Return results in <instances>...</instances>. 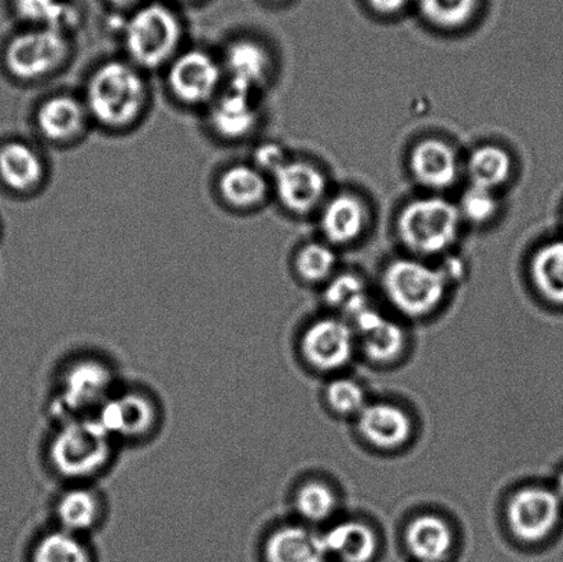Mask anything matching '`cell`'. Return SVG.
<instances>
[{
    "label": "cell",
    "instance_id": "obj_18",
    "mask_svg": "<svg viewBox=\"0 0 563 562\" xmlns=\"http://www.w3.org/2000/svg\"><path fill=\"white\" fill-rule=\"evenodd\" d=\"M47 179L46 156L32 143L14 140L0 146V180L11 191L33 195Z\"/></svg>",
    "mask_w": 563,
    "mask_h": 562
},
{
    "label": "cell",
    "instance_id": "obj_38",
    "mask_svg": "<svg viewBox=\"0 0 563 562\" xmlns=\"http://www.w3.org/2000/svg\"><path fill=\"white\" fill-rule=\"evenodd\" d=\"M108 2L118 9H137L142 0H108Z\"/></svg>",
    "mask_w": 563,
    "mask_h": 562
},
{
    "label": "cell",
    "instance_id": "obj_30",
    "mask_svg": "<svg viewBox=\"0 0 563 562\" xmlns=\"http://www.w3.org/2000/svg\"><path fill=\"white\" fill-rule=\"evenodd\" d=\"M478 3L479 0H419V11L434 26L457 30L476 15Z\"/></svg>",
    "mask_w": 563,
    "mask_h": 562
},
{
    "label": "cell",
    "instance_id": "obj_41",
    "mask_svg": "<svg viewBox=\"0 0 563 562\" xmlns=\"http://www.w3.org/2000/svg\"><path fill=\"white\" fill-rule=\"evenodd\" d=\"M269 2H282V0H269Z\"/></svg>",
    "mask_w": 563,
    "mask_h": 562
},
{
    "label": "cell",
    "instance_id": "obj_32",
    "mask_svg": "<svg viewBox=\"0 0 563 562\" xmlns=\"http://www.w3.org/2000/svg\"><path fill=\"white\" fill-rule=\"evenodd\" d=\"M325 300L351 319L368 307L366 286L353 274H342L325 289Z\"/></svg>",
    "mask_w": 563,
    "mask_h": 562
},
{
    "label": "cell",
    "instance_id": "obj_5",
    "mask_svg": "<svg viewBox=\"0 0 563 562\" xmlns=\"http://www.w3.org/2000/svg\"><path fill=\"white\" fill-rule=\"evenodd\" d=\"M461 223L460 209L454 203L440 197L418 198L401 209L397 234L412 253L434 256L455 244Z\"/></svg>",
    "mask_w": 563,
    "mask_h": 562
},
{
    "label": "cell",
    "instance_id": "obj_10",
    "mask_svg": "<svg viewBox=\"0 0 563 562\" xmlns=\"http://www.w3.org/2000/svg\"><path fill=\"white\" fill-rule=\"evenodd\" d=\"M33 124L44 143L70 147L85 140L92 125L81 93L54 92L38 102Z\"/></svg>",
    "mask_w": 563,
    "mask_h": 562
},
{
    "label": "cell",
    "instance_id": "obj_3",
    "mask_svg": "<svg viewBox=\"0 0 563 562\" xmlns=\"http://www.w3.org/2000/svg\"><path fill=\"white\" fill-rule=\"evenodd\" d=\"M124 58L143 71L164 70L184 49V25L163 3L132 10L120 31Z\"/></svg>",
    "mask_w": 563,
    "mask_h": 562
},
{
    "label": "cell",
    "instance_id": "obj_7",
    "mask_svg": "<svg viewBox=\"0 0 563 562\" xmlns=\"http://www.w3.org/2000/svg\"><path fill=\"white\" fill-rule=\"evenodd\" d=\"M74 55L71 37L48 27H27L5 47V66L15 79L36 82L52 79Z\"/></svg>",
    "mask_w": 563,
    "mask_h": 562
},
{
    "label": "cell",
    "instance_id": "obj_11",
    "mask_svg": "<svg viewBox=\"0 0 563 562\" xmlns=\"http://www.w3.org/2000/svg\"><path fill=\"white\" fill-rule=\"evenodd\" d=\"M203 113L211 135L230 145L251 140L262 123L258 96L230 87H224Z\"/></svg>",
    "mask_w": 563,
    "mask_h": 562
},
{
    "label": "cell",
    "instance_id": "obj_27",
    "mask_svg": "<svg viewBox=\"0 0 563 562\" xmlns=\"http://www.w3.org/2000/svg\"><path fill=\"white\" fill-rule=\"evenodd\" d=\"M510 154L499 146L484 145L471 153L466 163V174L472 186L496 191L509 180L511 175Z\"/></svg>",
    "mask_w": 563,
    "mask_h": 562
},
{
    "label": "cell",
    "instance_id": "obj_29",
    "mask_svg": "<svg viewBox=\"0 0 563 562\" xmlns=\"http://www.w3.org/2000/svg\"><path fill=\"white\" fill-rule=\"evenodd\" d=\"M32 562H93L87 538L58 527L43 533L32 552Z\"/></svg>",
    "mask_w": 563,
    "mask_h": 562
},
{
    "label": "cell",
    "instance_id": "obj_22",
    "mask_svg": "<svg viewBox=\"0 0 563 562\" xmlns=\"http://www.w3.org/2000/svg\"><path fill=\"white\" fill-rule=\"evenodd\" d=\"M362 437L375 448L395 450L411 434V421L405 411L394 405H367L357 416Z\"/></svg>",
    "mask_w": 563,
    "mask_h": 562
},
{
    "label": "cell",
    "instance_id": "obj_31",
    "mask_svg": "<svg viewBox=\"0 0 563 562\" xmlns=\"http://www.w3.org/2000/svg\"><path fill=\"white\" fill-rule=\"evenodd\" d=\"M336 266V256L329 245L311 242L297 252L295 268L298 277L318 284L331 277Z\"/></svg>",
    "mask_w": 563,
    "mask_h": 562
},
{
    "label": "cell",
    "instance_id": "obj_12",
    "mask_svg": "<svg viewBox=\"0 0 563 562\" xmlns=\"http://www.w3.org/2000/svg\"><path fill=\"white\" fill-rule=\"evenodd\" d=\"M562 500L554 489L527 487L512 495L507 506V522L523 542H540L559 526Z\"/></svg>",
    "mask_w": 563,
    "mask_h": 562
},
{
    "label": "cell",
    "instance_id": "obj_26",
    "mask_svg": "<svg viewBox=\"0 0 563 562\" xmlns=\"http://www.w3.org/2000/svg\"><path fill=\"white\" fill-rule=\"evenodd\" d=\"M15 14L30 27H48L71 36L80 13L66 0H13Z\"/></svg>",
    "mask_w": 563,
    "mask_h": 562
},
{
    "label": "cell",
    "instance_id": "obj_21",
    "mask_svg": "<svg viewBox=\"0 0 563 562\" xmlns=\"http://www.w3.org/2000/svg\"><path fill=\"white\" fill-rule=\"evenodd\" d=\"M367 224V209L361 198L342 192L324 201L320 229L330 244L346 245L361 239Z\"/></svg>",
    "mask_w": 563,
    "mask_h": 562
},
{
    "label": "cell",
    "instance_id": "obj_39",
    "mask_svg": "<svg viewBox=\"0 0 563 562\" xmlns=\"http://www.w3.org/2000/svg\"><path fill=\"white\" fill-rule=\"evenodd\" d=\"M554 492L556 493V495H559V497L563 504V472L559 476V481H556V486H555Z\"/></svg>",
    "mask_w": 563,
    "mask_h": 562
},
{
    "label": "cell",
    "instance_id": "obj_17",
    "mask_svg": "<svg viewBox=\"0 0 563 562\" xmlns=\"http://www.w3.org/2000/svg\"><path fill=\"white\" fill-rule=\"evenodd\" d=\"M53 510L55 527L87 538L103 525L108 504L93 484H68L55 498Z\"/></svg>",
    "mask_w": 563,
    "mask_h": 562
},
{
    "label": "cell",
    "instance_id": "obj_8",
    "mask_svg": "<svg viewBox=\"0 0 563 562\" xmlns=\"http://www.w3.org/2000/svg\"><path fill=\"white\" fill-rule=\"evenodd\" d=\"M96 418L115 443L142 444L162 429L164 411L152 390L119 387Z\"/></svg>",
    "mask_w": 563,
    "mask_h": 562
},
{
    "label": "cell",
    "instance_id": "obj_6",
    "mask_svg": "<svg viewBox=\"0 0 563 562\" xmlns=\"http://www.w3.org/2000/svg\"><path fill=\"white\" fill-rule=\"evenodd\" d=\"M163 71L169 97L185 109L203 112L225 87L220 55L203 47H185Z\"/></svg>",
    "mask_w": 563,
    "mask_h": 562
},
{
    "label": "cell",
    "instance_id": "obj_35",
    "mask_svg": "<svg viewBox=\"0 0 563 562\" xmlns=\"http://www.w3.org/2000/svg\"><path fill=\"white\" fill-rule=\"evenodd\" d=\"M325 398H328L331 409L345 416H358L367 406L366 394L361 385L347 378L330 383L325 389Z\"/></svg>",
    "mask_w": 563,
    "mask_h": 562
},
{
    "label": "cell",
    "instance_id": "obj_13",
    "mask_svg": "<svg viewBox=\"0 0 563 562\" xmlns=\"http://www.w3.org/2000/svg\"><path fill=\"white\" fill-rule=\"evenodd\" d=\"M222 59L225 87L258 96L268 86L274 71L269 48L253 36H239L219 53Z\"/></svg>",
    "mask_w": 563,
    "mask_h": 562
},
{
    "label": "cell",
    "instance_id": "obj_19",
    "mask_svg": "<svg viewBox=\"0 0 563 562\" xmlns=\"http://www.w3.org/2000/svg\"><path fill=\"white\" fill-rule=\"evenodd\" d=\"M410 170L419 185L430 190H445L460 176V159L449 143L424 140L412 148Z\"/></svg>",
    "mask_w": 563,
    "mask_h": 562
},
{
    "label": "cell",
    "instance_id": "obj_20",
    "mask_svg": "<svg viewBox=\"0 0 563 562\" xmlns=\"http://www.w3.org/2000/svg\"><path fill=\"white\" fill-rule=\"evenodd\" d=\"M352 328L361 338L364 352L374 362H391L405 349L406 334L399 324L384 318L369 306L352 318Z\"/></svg>",
    "mask_w": 563,
    "mask_h": 562
},
{
    "label": "cell",
    "instance_id": "obj_33",
    "mask_svg": "<svg viewBox=\"0 0 563 562\" xmlns=\"http://www.w3.org/2000/svg\"><path fill=\"white\" fill-rule=\"evenodd\" d=\"M295 505L303 520L322 522L333 515L336 500L334 493L323 483L309 482L298 488Z\"/></svg>",
    "mask_w": 563,
    "mask_h": 562
},
{
    "label": "cell",
    "instance_id": "obj_34",
    "mask_svg": "<svg viewBox=\"0 0 563 562\" xmlns=\"http://www.w3.org/2000/svg\"><path fill=\"white\" fill-rule=\"evenodd\" d=\"M460 209L462 220L472 224H485L499 211V200L495 191L472 186L463 192Z\"/></svg>",
    "mask_w": 563,
    "mask_h": 562
},
{
    "label": "cell",
    "instance_id": "obj_15",
    "mask_svg": "<svg viewBox=\"0 0 563 562\" xmlns=\"http://www.w3.org/2000/svg\"><path fill=\"white\" fill-rule=\"evenodd\" d=\"M355 335L352 324L342 319H320L302 334L303 357L320 371H339L353 356Z\"/></svg>",
    "mask_w": 563,
    "mask_h": 562
},
{
    "label": "cell",
    "instance_id": "obj_36",
    "mask_svg": "<svg viewBox=\"0 0 563 562\" xmlns=\"http://www.w3.org/2000/svg\"><path fill=\"white\" fill-rule=\"evenodd\" d=\"M289 159L286 148L282 146L280 143L266 141L258 143V145L253 148L251 163L272 179V176L277 174Z\"/></svg>",
    "mask_w": 563,
    "mask_h": 562
},
{
    "label": "cell",
    "instance_id": "obj_2",
    "mask_svg": "<svg viewBox=\"0 0 563 562\" xmlns=\"http://www.w3.org/2000/svg\"><path fill=\"white\" fill-rule=\"evenodd\" d=\"M118 448L96 417L66 418L49 438L47 460L66 484H93L109 471Z\"/></svg>",
    "mask_w": 563,
    "mask_h": 562
},
{
    "label": "cell",
    "instance_id": "obj_25",
    "mask_svg": "<svg viewBox=\"0 0 563 562\" xmlns=\"http://www.w3.org/2000/svg\"><path fill=\"white\" fill-rule=\"evenodd\" d=\"M325 553L342 562H369L377 553V537L368 526L345 521L322 537Z\"/></svg>",
    "mask_w": 563,
    "mask_h": 562
},
{
    "label": "cell",
    "instance_id": "obj_40",
    "mask_svg": "<svg viewBox=\"0 0 563 562\" xmlns=\"http://www.w3.org/2000/svg\"><path fill=\"white\" fill-rule=\"evenodd\" d=\"M180 2H195V0H180Z\"/></svg>",
    "mask_w": 563,
    "mask_h": 562
},
{
    "label": "cell",
    "instance_id": "obj_16",
    "mask_svg": "<svg viewBox=\"0 0 563 562\" xmlns=\"http://www.w3.org/2000/svg\"><path fill=\"white\" fill-rule=\"evenodd\" d=\"M214 191L224 208L251 213L263 208L273 195L272 179L251 162L233 163L218 174Z\"/></svg>",
    "mask_w": 563,
    "mask_h": 562
},
{
    "label": "cell",
    "instance_id": "obj_37",
    "mask_svg": "<svg viewBox=\"0 0 563 562\" xmlns=\"http://www.w3.org/2000/svg\"><path fill=\"white\" fill-rule=\"evenodd\" d=\"M374 11L384 15H394L405 10L411 0H367Z\"/></svg>",
    "mask_w": 563,
    "mask_h": 562
},
{
    "label": "cell",
    "instance_id": "obj_9",
    "mask_svg": "<svg viewBox=\"0 0 563 562\" xmlns=\"http://www.w3.org/2000/svg\"><path fill=\"white\" fill-rule=\"evenodd\" d=\"M450 279L444 269L411 258H399L386 267L383 286L396 310L407 317L428 316L443 301Z\"/></svg>",
    "mask_w": 563,
    "mask_h": 562
},
{
    "label": "cell",
    "instance_id": "obj_1",
    "mask_svg": "<svg viewBox=\"0 0 563 562\" xmlns=\"http://www.w3.org/2000/svg\"><path fill=\"white\" fill-rule=\"evenodd\" d=\"M81 97L92 125L119 135L140 126L152 104L146 71L124 57L93 66Z\"/></svg>",
    "mask_w": 563,
    "mask_h": 562
},
{
    "label": "cell",
    "instance_id": "obj_24",
    "mask_svg": "<svg viewBox=\"0 0 563 562\" xmlns=\"http://www.w3.org/2000/svg\"><path fill=\"white\" fill-rule=\"evenodd\" d=\"M406 543L418 562H443L451 553L454 537L441 517L423 515L408 525Z\"/></svg>",
    "mask_w": 563,
    "mask_h": 562
},
{
    "label": "cell",
    "instance_id": "obj_14",
    "mask_svg": "<svg viewBox=\"0 0 563 562\" xmlns=\"http://www.w3.org/2000/svg\"><path fill=\"white\" fill-rule=\"evenodd\" d=\"M272 189L286 211L308 214L323 206L328 181L314 165L290 158L272 176Z\"/></svg>",
    "mask_w": 563,
    "mask_h": 562
},
{
    "label": "cell",
    "instance_id": "obj_28",
    "mask_svg": "<svg viewBox=\"0 0 563 562\" xmlns=\"http://www.w3.org/2000/svg\"><path fill=\"white\" fill-rule=\"evenodd\" d=\"M531 275L544 299L563 306V240L549 242L534 253Z\"/></svg>",
    "mask_w": 563,
    "mask_h": 562
},
{
    "label": "cell",
    "instance_id": "obj_23",
    "mask_svg": "<svg viewBox=\"0 0 563 562\" xmlns=\"http://www.w3.org/2000/svg\"><path fill=\"white\" fill-rule=\"evenodd\" d=\"M328 558L322 537L297 525L275 528L264 543L266 562H325Z\"/></svg>",
    "mask_w": 563,
    "mask_h": 562
},
{
    "label": "cell",
    "instance_id": "obj_4",
    "mask_svg": "<svg viewBox=\"0 0 563 562\" xmlns=\"http://www.w3.org/2000/svg\"><path fill=\"white\" fill-rule=\"evenodd\" d=\"M119 387L118 372L109 361L96 355L76 357L59 373L52 410L57 422L96 417Z\"/></svg>",
    "mask_w": 563,
    "mask_h": 562
}]
</instances>
